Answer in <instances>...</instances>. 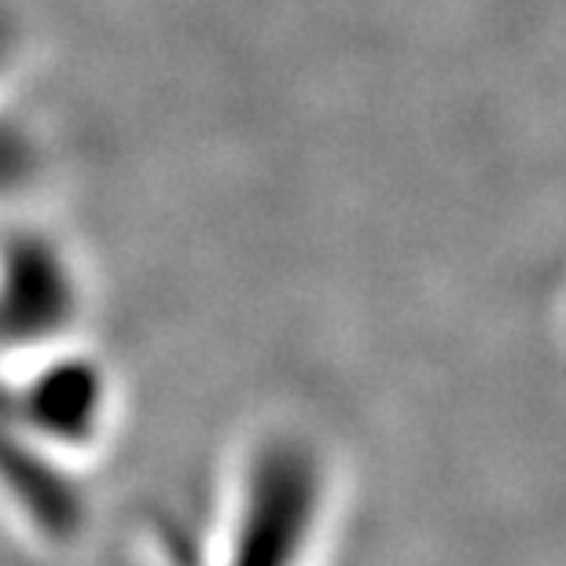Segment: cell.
Masks as SVG:
<instances>
[{
    "mask_svg": "<svg viewBox=\"0 0 566 566\" xmlns=\"http://www.w3.org/2000/svg\"><path fill=\"white\" fill-rule=\"evenodd\" d=\"M74 324V287L66 265L41 243L0 254V365L63 343Z\"/></svg>",
    "mask_w": 566,
    "mask_h": 566,
    "instance_id": "6da1fadb",
    "label": "cell"
},
{
    "mask_svg": "<svg viewBox=\"0 0 566 566\" xmlns=\"http://www.w3.org/2000/svg\"><path fill=\"white\" fill-rule=\"evenodd\" d=\"M38 169V155L22 129L0 122V202L15 199L30 188V177Z\"/></svg>",
    "mask_w": 566,
    "mask_h": 566,
    "instance_id": "7a4b0ae2",
    "label": "cell"
}]
</instances>
